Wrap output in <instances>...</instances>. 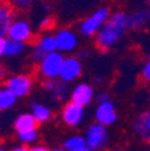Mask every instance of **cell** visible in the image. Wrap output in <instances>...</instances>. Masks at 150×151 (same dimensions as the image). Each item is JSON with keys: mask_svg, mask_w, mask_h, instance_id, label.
<instances>
[{"mask_svg": "<svg viewBox=\"0 0 150 151\" xmlns=\"http://www.w3.org/2000/svg\"><path fill=\"white\" fill-rule=\"evenodd\" d=\"M127 31V14L120 9L111 11L106 23L95 34V45L101 53H108L126 37Z\"/></svg>", "mask_w": 150, "mask_h": 151, "instance_id": "cell-1", "label": "cell"}, {"mask_svg": "<svg viewBox=\"0 0 150 151\" xmlns=\"http://www.w3.org/2000/svg\"><path fill=\"white\" fill-rule=\"evenodd\" d=\"M109 14H111V8L108 6L97 7L93 12H91L78 23V32L85 38H93L100 27L106 23Z\"/></svg>", "mask_w": 150, "mask_h": 151, "instance_id": "cell-2", "label": "cell"}, {"mask_svg": "<svg viewBox=\"0 0 150 151\" xmlns=\"http://www.w3.org/2000/svg\"><path fill=\"white\" fill-rule=\"evenodd\" d=\"M6 38H9V39H14V41L18 42H23V43L34 42L35 35L30 19L26 18L25 15H18L16 14L12 23L8 27Z\"/></svg>", "mask_w": 150, "mask_h": 151, "instance_id": "cell-3", "label": "cell"}, {"mask_svg": "<svg viewBox=\"0 0 150 151\" xmlns=\"http://www.w3.org/2000/svg\"><path fill=\"white\" fill-rule=\"evenodd\" d=\"M85 146L91 151H101L108 145V131L107 127L95 122L87 127L85 131Z\"/></svg>", "mask_w": 150, "mask_h": 151, "instance_id": "cell-4", "label": "cell"}, {"mask_svg": "<svg viewBox=\"0 0 150 151\" xmlns=\"http://www.w3.org/2000/svg\"><path fill=\"white\" fill-rule=\"evenodd\" d=\"M64 54L58 50H54L51 53H47L46 55L39 61L38 72L42 78H58L59 69L64 61Z\"/></svg>", "mask_w": 150, "mask_h": 151, "instance_id": "cell-5", "label": "cell"}, {"mask_svg": "<svg viewBox=\"0 0 150 151\" xmlns=\"http://www.w3.org/2000/svg\"><path fill=\"white\" fill-rule=\"evenodd\" d=\"M4 86L8 88L18 99L26 97L33 91V78L28 74H15L4 81Z\"/></svg>", "mask_w": 150, "mask_h": 151, "instance_id": "cell-6", "label": "cell"}, {"mask_svg": "<svg viewBox=\"0 0 150 151\" xmlns=\"http://www.w3.org/2000/svg\"><path fill=\"white\" fill-rule=\"evenodd\" d=\"M57 50L61 53H72L78 47V37L72 28H61L54 34Z\"/></svg>", "mask_w": 150, "mask_h": 151, "instance_id": "cell-7", "label": "cell"}, {"mask_svg": "<svg viewBox=\"0 0 150 151\" xmlns=\"http://www.w3.org/2000/svg\"><path fill=\"white\" fill-rule=\"evenodd\" d=\"M83 73V63L81 60H78L77 57H65L59 69L58 80L65 82H73L81 76Z\"/></svg>", "mask_w": 150, "mask_h": 151, "instance_id": "cell-8", "label": "cell"}, {"mask_svg": "<svg viewBox=\"0 0 150 151\" xmlns=\"http://www.w3.org/2000/svg\"><path fill=\"white\" fill-rule=\"evenodd\" d=\"M95 120L106 127L115 124L118 120V112H116L115 104L111 100L97 103V107L95 109Z\"/></svg>", "mask_w": 150, "mask_h": 151, "instance_id": "cell-9", "label": "cell"}, {"mask_svg": "<svg viewBox=\"0 0 150 151\" xmlns=\"http://www.w3.org/2000/svg\"><path fill=\"white\" fill-rule=\"evenodd\" d=\"M62 122L69 127H78L85 117V107L69 101L64 105L62 113H61Z\"/></svg>", "mask_w": 150, "mask_h": 151, "instance_id": "cell-10", "label": "cell"}, {"mask_svg": "<svg viewBox=\"0 0 150 151\" xmlns=\"http://www.w3.org/2000/svg\"><path fill=\"white\" fill-rule=\"evenodd\" d=\"M70 101L78 104V105H83V107H87L95 99V91L89 84L87 82H80L75 86V88L70 91Z\"/></svg>", "mask_w": 150, "mask_h": 151, "instance_id": "cell-11", "label": "cell"}, {"mask_svg": "<svg viewBox=\"0 0 150 151\" xmlns=\"http://www.w3.org/2000/svg\"><path fill=\"white\" fill-rule=\"evenodd\" d=\"M149 8L147 7H141V8L134 9L131 14H127V26L128 30L133 31H139L143 30L149 24Z\"/></svg>", "mask_w": 150, "mask_h": 151, "instance_id": "cell-12", "label": "cell"}, {"mask_svg": "<svg viewBox=\"0 0 150 151\" xmlns=\"http://www.w3.org/2000/svg\"><path fill=\"white\" fill-rule=\"evenodd\" d=\"M133 131L137 136L149 142L150 139V113L142 112L139 113L133 122Z\"/></svg>", "mask_w": 150, "mask_h": 151, "instance_id": "cell-13", "label": "cell"}, {"mask_svg": "<svg viewBox=\"0 0 150 151\" xmlns=\"http://www.w3.org/2000/svg\"><path fill=\"white\" fill-rule=\"evenodd\" d=\"M16 11L8 4L7 0L0 1V37H6L9 24L12 23L16 15Z\"/></svg>", "mask_w": 150, "mask_h": 151, "instance_id": "cell-14", "label": "cell"}, {"mask_svg": "<svg viewBox=\"0 0 150 151\" xmlns=\"http://www.w3.org/2000/svg\"><path fill=\"white\" fill-rule=\"evenodd\" d=\"M38 128V123L31 113H20L14 120V129L16 132H25Z\"/></svg>", "mask_w": 150, "mask_h": 151, "instance_id": "cell-15", "label": "cell"}, {"mask_svg": "<svg viewBox=\"0 0 150 151\" xmlns=\"http://www.w3.org/2000/svg\"><path fill=\"white\" fill-rule=\"evenodd\" d=\"M27 49V43L23 42H18L14 39L6 38V45H4V51H3V57L6 58H15V57L22 55Z\"/></svg>", "mask_w": 150, "mask_h": 151, "instance_id": "cell-16", "label": "cell"}, {"mask_svg": "<svg viewBox=\"0 0 150 151\" xmlns=\"http://www.w3.org/2000/svg\"><path fill=\"white\" fill-rule=\"evenodd\" d=\"M34 116V119L37 120L38 124H43V123H47L50 119H51V109H50L47 105L45 104H41V103H31V112H30Z\"/></svg>", "mask_w": 150, "mask_h": 151, "instance_id": "cell-17", "label": "cell"}, {"mask_svg": "<svg viewBox=\"0 0 150 151\" xmlns=\"http://www.w3.org/2000/svg\"><path fill=\"white\" fill-rule=\"evenodd\" d=\"M18 101V97L6 86H0V112L14 108V105Z\"/></svg>", "mask_w": 150, "mask_h": 151, "instance_id": "cell-18", "label": "cell"}, {"mask_svg": "<svg viewBox=\"0 0 150 151\" xmlns=\"http://www.w3.org/2000/svg\"><path fill=\"white\" fill-rule=\"evenodd\" d=\"M50 93H51V96H53L54 100L64 103V101H66L69 99V96H70V88H69V84L57 78L56 85H54L53 91L50 92Z\"/></svg>", "mask_w": 150, "mask_h": 151, "instance_id": "cell-19", "label": "cell"}, {"mask_svg": "<svg viewBox=\"0 0 150 151\" xmlns=\"http://www.w3.org/2000/svg\"><path fill=\"white\" fill-rule=\"evenodd\" d=\"M34 45L38 46L43 53H46V54L57 50L56 41H54V35L47 34V32H45L43 35H41L38 39H34Z\"/></svg>", "mask_w": 150, "mask_h": 151, "instance_id": "cell-20", "label": "cell"}, {"mask_svg": "<svg viewBox=\"0 0 150 151\" xmlns=\"http://www.w3.org/2000/svg\"><path fill=\"white\" fill-rule=\"evenodd\" d=\"M8 4L15 9L18 14H25L28 9H31L37 0H7Z\"/></svg>", "mask_w": 150, "mask_h": 151, "instance_id": "cell-21", "label": "cell"}, {"mask_svg": "<svg viewBox=\"0 0 150 151\" xmlns=\"http://www.w3.org/2000/svg\"><path fill=\"white\" fill-rule=\"evenodd\" d=\"M81 146H85V139L84 136L81 135H72L66 138L64 140V145H62V148H65L66 151H72L75 148H78Z\"/></svg>", "mask_w": 150, "mask_h": 151, "instance_id": "cell-22", "label": "cell"}, {"mask_svg": "<svg viewBox=\"0 0 150 151\" xmlns=\"http://www.w3.org/2000/svg\"><path fill=\"white\" fill-rule=\"evenodd\" d=\"M38 138H39V134H38L37 128L30 129V131H25V132H18V139L25 146H31L34 143H37Z\"/></svg>", "mask_w": 150, "mask_h": 151, "instance_id": "cell-23", "label": "cell"}, {"mask_svg": "<svg viewBox=\"0 0 150 151\" xmlns=\"http://www.w3.org/2000/svg\"><path fill=\"white\" fill-rule=\"evenodd\" d=\"M54 24H56L54 18L51 15H49V14H46V15H43L42 19L39 20L38 27H39V30H42V31H47V30H50V28H53Z\"/></svg>", "mask_w": 150, "mask_h": 151, "instance_id": "cell-24", "label": "cell"}, {"mask_svg": "<svg viewBox=\"0 0 150 151\" xmlns=\"http://www.w3.org/2000/svg\"><path fill=\"white\" fill-rule=\"evenodd\" d=\"M45 55H46V53H43V51H42L38 46H35V45L33 46L31 53H30V58H31L33 62H39Z\"/></svg>", "mask_w": 150, "mask_h": 151, "instance_id": "cell-25", "label": "cell"}, {"mask_svg": "<svg viewBox=\"0 0 150 151\" xmlns=\"http://www.w3.org/2000/svg\"><path fill=\"white\" fill-rule=\"evenodd\" d=\"M141 77H142V80H145V81H149V80H150V62H149V61H146V62L142 65V68H141Z\"/></svg>", "mask_w": 150, "mask_h": 151, "instance_id": "cell-26", "label": "cell"}, {"mask_svg": "<svg viewBox=\"0 0 150 151\" xmlns=\"http://www.w3.org/2000/svg\"><path fill=\"white\" fill-rule=\"evenodd\" d=\"M56 81H57V78H43V81H42V88L47 92H51L54 88V85H56Z\"/></svg>", "mask_w": 150, "mask_h": 151, "instance_id": "cell-27", "label": "cell"}, {"mask_svg": "<svg viewBox=\"0 0 150 151\" xmlns=\"http://www.w3.org/2000/svg\"><path fill=\"white\" fill-rule=\"evenodd\" d=\"M96 100H97V103L106 101V100H111V96H109V93H107V92H100V93L96 94Z\"/></svg>", "mask_w": 150, "mask_h": 151, "instance_id": "cell-28", "label": "cell"}, {"mask_svg": "<svg viewBox=\"0 0 150 151\" xmlns=\"http://www.w3.org/2000/svg\"><path fill=\"white\" fill-rule=\"evenodd\" d=\"M89 54H91V51H89V50H87V49H83V50L78 51L77 58H78V60H85L87 57H89Z\"/></svg>", "mask_w": 150, "mask_h": 151, "instance_id": "cell-29", "label": "cell"}, {"mask_svg": "<svg viewBox=\"0 0 150 151\" xmlns=\"http://www.w3.org/2000/svg\"><path fill=\"white\" fill-rule=\"evenodd\" d=\"M28 151H51V150L45 147V146H33L31 148H28Z\"/></svg>", "mask_w": 150, "mask_h": 151, "instance_id": "cell-30", "label": "cell"}, {"mask_svg": "<svg viewBox=\"0 0 150 151\" xmlns=\"http://www.w3.org/2000/svg\"><path fill=\"white\" fill-rule=\"evenodd\" d=\"M4 45H6V37H0V58L3 57L4 51Z\"/></svg>", "mask_w": 150, "mask_h": 151, "instance_id": "cell-31", "label": "cell"}, {"mask_svg": "<svg viewBox=\"0 0 150 151\" xmlns=\"http://www.w3.org/2000/svg\"><path fill=\"white\" fill-rule=\"evenodd\" d=\"M9 151H28V147L25 145H22V146H16V147L11 148Z\"/></svg>", "mask_w": 150, "mask_h": 151, "instance_id": "cell-32", "label": "cell"}, {"mask_svg": "<svg viewBox=\"0 0 150 151\" xmlns=\"http://www.w3.org/2000/svg\"><path fill=\"white\" fill-rule=\"evenodd\" d=\"M72 151H91V150H89V148H88L87 146H81V147L75 148V150H72Z\"/></svg>", "mask_w": 150, "mask_h": 151, "instance_id": "cell-33", "label": "cell"}, {"mask_svg": "<svg viewBox=\"0 0 150 151\" xmlns=\"http://www.w3.org/2000/svg\"><path fill=\"white\" fill-rule=\"evenodd\" d=\"M3 74H4V70H3V66L0 65V80H1V77H3Z\"/></svg>", "mask_w": 150, "mask_h": 151, "instance_id": "cell-34", "label": "cell"}, {"mask_svg": "<svg viewBox=\"0 0 150 151\" xmlns=\"http://www.w3.org/2000/svg\"><path fill=\"white\" fill-rule=\"evenodd\" d=\"M54 151H66V150H65V148H62V147H61V148H56V150H54Z\"/></svg>", "mask_w": 150, "mask_h": 151, "instance_id": "cell-35", "label": "cell"}, {"mask_svg": "<svg viewBox=\"0 0 150 151\" xmlns=\"http://www.w3.org/2000/svg\"><path fill=\"white\" fill-rule=\"evenodd\" d=\"M0 151H7V150H6V148H4L1 145H0Z\"/></svg>", "mask_w": 150, "mask_h": 151, "instance_id": "cell-36", "label": "cell"}, {"mask_svg": "<svg viewBox=\"0 0 150 151\" xmlns=\"http://www.w3.org/2000/svg\"><path fill=\"white\" fill-rule=\"evenodd\" d=\"M114 151H125V150H122V148H119V150H114Z\"/></svg>", "mask_w": 150, "mask_h": 151, "instance_id": "cell-37", "label": "cell"}, {"mask_svg": "<svg viewBox=\"0 0 150 151\" xmlns=\"http://www.w3.org/2000/svg\"><path fill=\"white\" fill-rule=\"evenodd\" d=\"M0 1H1V0H0Z\"/></svg>", "mask_w": 150, "mask_h": 151, "instance_id": "cell-38", "label": "cell"}, {"mask_svg": "<svg viewBox=\"0 0 150 151\" xmlns=\"http://www.w3.org/2000/svg\"><path fill=\"white\" fill-rule=\"evenodd\" d=\"M101 151H103V150H101Z\"/></svg>", "mask_w": 150, "mask_h": 151, "instance_id": "cell-39", "label": "cell"}]
</instances>
